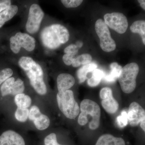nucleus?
<instances>
[{"mask_svg":"<svg viewBox=\"0 0 145 145\" xmlns=\"http://www.w3.org/2000/svg\"><path fill=\"white\" fill-rule=\"evenodd\" d=\"M69 33L66 27L59 24H54L44 28L41 33L43 44L50 49L58 48L68 42Z\"/></svg>","mask_w":145,"mask_h":145,"instance_id":"1","label":"nucleus"},{"mask_svg":"<svg viewBox=\"0 0 145 145\" xmlns=\"http://www.w3.org/2000/svg\"><path fill=\"white\" fill-rule=\"evenodd\" d=\"M24 71L36 93L41 96L45 95L47 89L44 79V72L41 66L35 61Z\"/></svg>","mask_w":145,"mask_h":145,"instance_id":"5","label":"nucleus"},{"mask_svg":"<svg viewBox=\"0 0 145 145\" xmlns=\"http://www.w3.org/2000/svg\"><path fill=\"white\" fill-rule=\"evenodd\" d=\"M97 67V64L93 62L83 65L79 69L77 72L79 82H84L87 79V75L88 73L93 72V71L96 69Z\"/></svg>","mask_w":145,"mask_h":145,"instance_id":"18","label":"nucleus"},{"mask_svg":"<svg viewBox=\"0 0 145 145\" xmlns=\"http://www.w3.org/2000/svg\"><path fill=\"white\" fill-rule=\"evenodd\" d=\"M117 122L118 125L120 127L123 128L127 125L128 123L127 114L125 111H123L121 112V115L117 117Z\"/></svg>","mask_w":145,"mask_h":145,"instance_id":"29","label":"nucleus"},{"mask_svg":"<svg viewBox=\"0 0 145 145\" xmlns=\"http://www.w3.org/2000/svg\"><path fill=\"white\" fill-rule=\"evenodd\" d=\"M57 82L58 92H62L68 90L74 86L75 79L72 75L68 73H61L57 77Z\"/></svg>","mask_w":145,"mask_h":145,"instance_id":"14","label":"nucleus"},{"mask_svg":"<svg viewBox=\"0 0 145 145\" xmlns=\"http://www.w3.org/2000/svg\"><path fill=\"white\" fill-rule=\"evenodd\" d=\"M28 119L33 122L36 128L39 131L46 129L50 125L49 117L42 113L39 107L36 105L32 106L29 109Z\"/></svg>","mask_w":145,"mask_h":145,"instance_id":"10","label":"nucleus"},{"mask_svg":"<svg viewBox=\"0 0 145 145\" xmlns=\"http://www.w3.org/2000/svg\"><path fill=\"white\" fill-rule=\"evenodd\" d=\"M44 15L43 11L39 5H31L25 25V29L27 32L29 34H34L39 31Z\"/></svg>","mask_w":145,"mask_h":145,"instance_id":"8","label":"nucleus"},{"mask_svg":"<svg viewBox=\"0 0 145 145\" xmlns=\"http://www.w3.org/2000/svg\"><path fill=\"white\" fill-rule=\"evenodd\" d=\"M43 142L44 145H63L60 144L58 142L57 135L54 133L47 135L44 138Z\"/></svg>","mask_w":145,"mask_h":145,"instance_id":"26","label":"nucleus"},{"mask_svg":"<svg viewBox=\"0 0 145 145\" xmlns=\"http://www.w3.org/2000/svg\"><path fill=\"white\" fill-rule=\"evenodd\" d=\"M139 71V66L135 63L128 64L122 68L118 79L123 92L130 93L135 90Z\"/></svg>","mask_w":145,"mask_h":145,"instance_id":"4","label":"nucleus"},{"mask_svg":"<svg viewBox=\"0 0 145 145\" xmlns=\"http://www.w3.org/2000/svg\"><path fill=\"white\" fill-rule=\"evenodd\" d=\"M11 3V1L9 0H0V13L8 8Z\"/></svg>","mask_w":145,"mask_h":145,"instance_id":"32","label":"nucleus"},{"mask_svg":"<svg viewBox=\"0 0 145 145\" xmlns=\"http://www.w3.org/2000/svg\"><path fill=\"white\" fill-rule=\"evenodd\" d=\"M127 114L129 123L132 127L137 126L145 118V110L135 102L130 105Z\"/></svg>","mask_w":145,"mask_h":145,"instance_id":"12","label":"nucleus"},{"mask_svg":"<svg viewBox=\"0 0 145 145\" xmlns=\"http://www.w3.org/2000/svg\"><path fill=\"white\" fill-rule=\"evenodd\" d=\"M29 109L21 108H17L14 116L18 121L21 123H25L28 119Z\"/></svg>","mask_w":145,"mask_h":145,"instance_id":"24","label":"nucleus"},{"mask_svg":"<svg viewBox=\"0 0 145 145\" xmlns=\"http://www.w3.org/2000/svg\"><path fill=\"white\" fill-rule=\"evenodd\" d=\"M145 119H143L141 122H140V125L141 127L142 128V129L144 131H145Z\"/></svg>","mask_w":145,"mask_h":145,"instance_id":"34","label":"nucleus"},{"mask_svg":"<svg viewBox=\"0 0 145 145\" xmlns=\"http://www.w3.org/2000/svg\"><path fill=\"white\" fill-rule=\"evenodd\" d=\"M110 67L111 71L108 74L104 76V79L108 82H114L118 79L122 67L117 63L115 62L111 63Z\"/></svg>","mask_w":145,"mask_h":145,"instance_id":"19","label":"nucleus"},{"mask_svg":"<svg viewBox=\"0 0 145 145\" xmlns=\"http://www.w3.org/2000/svg\"><path fill=\"white\" fill-rule=\"evenodd\" d=\"M36 40L27 33L18 32L10 39V46L11 51L18 54L21 48L28 52L33 51L36 47Z\"/></svg>","mask_w":145,"mask_h":145,"instance_id":"6","label":"nucleus"},{"mask_svg":"<svg viewBox=\"0 0 145 145\" xmlns=\"http://www.w3.org/2000/svg\"><path fill=\"white\" fill-rule=\"evenodd\" d=\"M57 101L60 111L68 119H74L79 114L80 108L75 101L74 93L68 89L62 92H58Z\"/></svg>","mask_w":145,"mask_h":145,"instance_id":"3","label":"nucleus"},{"mask_svg":"<svg viewBox=\"0 0 145 145\" xmlns=\"http://www.w3.org/2000/svg\"><path fill=\"white\" fill-rule=\"evenodd\" d=\"M78 48L76 45L70 44L65 48L64 52L65 54H76L78 52Z\"/></svg>","mask_w":145,"mask_h":145,"instance_id":"31","label":"nucleus"},{"mask_svg":"<svg viewBox=\"0 0 145 145\" xmlns=\"http://www.w3.org/2000/svg\"><path fill=\"white\" fill-rule=\"evenodd\" d=\"M82 0H62L63 5L66 8H75L79 6L82 3Z\"/></svg>","mask_w":145,"mask_h":145,"instance_id":"28","label":"nucleus"},{"mask_svg":"<svg viewBox=\"0 0 145 145\" xmlns=\"http://www.w3.org/2000/svg\"><path fill=\"white\" fill-rule=\"evenodd\" d=\"M83 44V43L82 42L79 41L77 42V43H76V44L75 45L77 46L78 48H81Z\"/></svg>","mask_w":145,"mask_h":145,"instance_id":"35","label":"nucleus"},{"mask_svg":"<svg viewBox=\"0 0 145 145\" xmlns=\"http://www.w3.org/2000/svg\"><path fill=\"white\" fill-rule=\"evenodd\" d=\"M138 3L140 4V6L142 7V8L145 10V1L144 0H138Z\"/></svg>","mask_w":145,"mask_h":145,"instance_id":"33","label":"nucleus"},{"mask_svg":"<svg viewBox=\"0 0 145 145\" xmlns=\"http://www.w3.org/2000/svg\"><path fill=\"white\" fill-rule=\"evenodd\" d=\"M25 88L24 81L20 78H18L13 84L10 95L15 96L17 94L24 93Z\"/></svg>","mask_w":145,"mask_h":145,"instance_id":"25","label":"nucleus"},{"mask_svg":"<svg viewBox=\"0 0 145 145\" xmlns=\"http://www.w3.org/2000/svg\"><path fill=\"white\" fill-rule=\"evenodd\" d=\"M104 20L107 26L120 34L125 33L128 27L127 18L122 13H106L104 16Z\"/></svg>","mask_w":145,"mask_h":145,"instance_id":"9","label":"nucleus"},{"mask_svg":"<svg viewBox=\"0 0 145 145\" xmlns=\"http://www.w3.org/2000/svg\"><path fill=\"white\" fill-rule=\"evenodd\" d=\"M92 57L88 54H81L80 56L75 58L72 65L74 67H78L80 66L88 64L91 63Z\"/></svg>","mask_w":145,"mask_h":145,"instance_id":"22","label":"nucleus"},{"mask_svg":"<svg viewBox=\"0 0 145 145\" xmlns=\"http://www.w3.org/2000/svg\"><path fill=\"white\" fill-rule=\"evenodd\" d=\"M13 73V71L9 68H7L0 71V85L8 78L12 77Z\"/></svg>","mask_w":145,"mask_h":145,"instance_id":"27","label":"nucleus"},{"mask_svg":"<svg viewBox=\"0 0 145 145\" xmlns=\"http://www.w3.org/2000/svg\"><path fill=\"white\" fill-rule=\"evenodd\" d=\"M95 145H125V143L124 140L121 137L106 134L99 137Z\"/></svg>","mask_w":145,"mask_h":145,"instance_id":"15","label":"nucleus"},{"mask_svg":"<svg viewBox=\"0 0 145 145\" xmlns=\"http://www.w3.org/2000/svg\"><path fill=\"white\" fill-rule=\"evenodd\" d=\"M18 10L17 5H11L8 8L0 13V28L6 22L10 20L14 17Z\"/></svg>","mask_w":145,"mask_h":145,"instance_id":"16","label":"nucleus"},{"mask_svg":"<svg viewBox=\"0 0 145 145\" xmlns=\"http://www.w3.org/2000/svg\"><path fill=\"white\" fill-rule=\"evenodd\" d=\"M0 145H27L24 137L13 130H8L0 135Z\"/></svg>","mask_w":145,"mask_h":145,"instance_id":"13","label":"nucleus"},{"mask_svg":"<svg viewBox=\"0 0 145 145\" xmlns=\"http://www.w3.org/2000/svg\"><path fill=\"white\" fill-rule=\"evenodd\" d=\"M96 34L100 39V46L105 52H110L116 49V43L110 35L108 27L103 20L99 19L95 25Z\"/></svg>","mask_w":145,"mask_h":145,"instance_id":"7","label":"nucleus"},{"mask_svg":"<svg viewBox=\"0 0 145 145\" xmlns=\"http://www.w3.org/2000/svg\"><path fill=\"white\" fill-rule=\"evenodd\" d=\"M100 96L102 100L101 105L108 113L114 114L117 111L119 104L113 97L111 88L105 87L102 89L100 91Z\"/></svg>","mask_w":145,"mask_h":145,"instance_id":"11","label":"nucleus"},{"mask_svg":"<svg viewBox=\"0 0 145 145\" xmlns=\"http://www.w3.org/2000/svg\"><path fill=\"white\" fill-rule=\"evenodd\" d=\"M130 30L133 33H138L141 35L143 42L145 44V22L144 20L136 21L130 27Z\"/></svg>","mask_w":145,"mask_h":145,"instance_id":"20","label":"nucleus"},{"mask_svg":"<svg viewBox=\"0 0 145 145\" xmlns=\"http://www.w3.org/2000/svg\"><path fill=\"white\" fill-rule=\"evenodd\" d=\"M105 74L103 71L96 69L92 72L91 78L88 80V84L89 86L91 87H96L100 84Z\"/></svg>","mask_w":145,"mask_h":145,"instance_id":"21","label":"nucleus"},{"mask_svg":"<svg viewBox=\"0 0 145 145\" xmlns=\"http://www.w3.org/2000/svg\"><path fill=\"white\" fill-rule=\"evenodd\" d=\"M78 123L83 126L89 122V128L91 129L95 130L99 128L100 123L101 110L98 104L94 101L86 99L81 102Z\"/></svg>","mask_w":145,"mask_h":145,"instance_id":"2","label":"nucleus"},{"mask_svg":"<svg viewBox=\"0 0 145 145\" xmlns=\"http://www.w3.org/2000/svg\"><path fill=\"white\" fill-rule=\"evenodd\" d=\"M15 81V78L14 77H11L3 83L1 87V92L2 96L5 97L10 95V91Z\"/></svg>","mask_w":145,"mask_h":145,"instance_id":"23","label":"nucleus"},{"mask_svg":"<svg viewBox=\"0 0 145 145\" xmlns=\"http://www.w3.org/2000/svg\"><path fill=\"white\" fill-rule=\"evenodd\" d=\"M75 54H65L63 57V61L67 65H71L75 59Z\"/></svg>","mask_w":145,"mask_h":145,"instance_id":"30","label":"nucleus"},{"mask_svg":"<svg viewBox=\"0 0 145 145\" xmlns=\"http://www.w3.org/2000/svg\"><path fill=\"white\" fill-rule=\"evenodd\" d=\"M14 103L17 108H29L31 106L32 99L30 96L23 93L17 94L14 96Z\"/></svg>","mask_w":145,"mask_h":145,"instance_id":"17","label":"nucleus"}]
</instances>
